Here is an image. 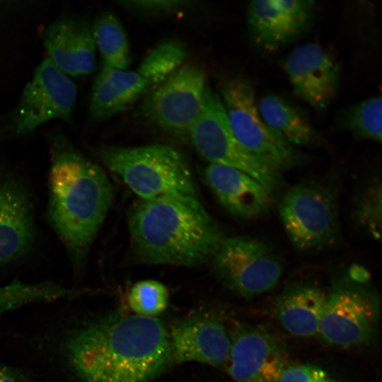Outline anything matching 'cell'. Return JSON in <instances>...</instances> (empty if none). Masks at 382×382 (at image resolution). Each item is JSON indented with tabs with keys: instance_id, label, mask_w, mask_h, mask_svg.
I'll list each match as a JSON object with an SVG mask.
<instances>
[{
	"instance_id": "cell-1",
	"label": "cell",
	"mask_w": 382,
	"mask_h": 382,
	"mask_svg": "<svg viewBox=\"0 0 382 382\" xmlns=\"http://www.w3.org/2000/svg\"><path fill=\"white\" fill-rule=\"evenodd\" d=\"M63 351L78 382H150L173 361L163 323L136 314L114 313L75 330Z\"/></svg>"
},
{
	"instance_id": "cell-2",
	"label": "cell",
	"mask_w": 382,
	"mask_h": 382,
	"mask_svg": "<svg viewBox=\"0 0 382 382\" xmlns=\"http://www.w3.org/2000/svg\"><path fill=\"white\" fill-rule=\"evenodd\" d=\"M46 139L50 154L48 220L77 270L110 207L112 187L105 171L63 131H50Z\"/></svg>"
},
{
	"instance_id": "cell-3",
	"label": "cell",
	"mask_w": 382,
	"mask_h": 382,
	"mask_svg": "<svg viewBox=\"0 0 382 382\" xmlns=\"http://www.w3.org/2000/svg\"><path fill=\"white\" fill-rule=\"evenodd\" d=\"M132 249L146 265L195 267L212 260L226 238L198 197L140 199L128 216Z\"/></svg>"
},
{
	"instance_id": "cell-4",
	"label": "cell",
	"mask_w": 382,
	"mask_h": 382,
	"mask_svg": "<svg viewBox=\"0 0 382 382\" xmlns=\"http://www.w3.org/2000/svg\"><path fill=\"white\" fill-rule=\"evenodd\" d=\"M97 154L105 166L118 175L140 199L198 197L187 158L171 146H104Z\"/></svg>"
},
{
	"instance_id": "cell-5",
	"label": "cell",
	"mask_w": 382,
	"mask_h": 382,
	"mask_svg": "<svg viewBox=\"0 0 382 382\" xmlns=\"http://www.w3.org/2000/svg\"><path fill=\"white\" fill-rule=\"evenodd\" d=\"M380 316L381 299L370 273L353 265L333 279L318 334L332 346L368 345L376 339Z\"/></svg>"
},
{
	"instance_id": "cell-6",
	"label": "cell",
	"mask_w": 382,
	"mask_h": 382,
	"mask_svg": "<svg viewBox=\"0 0 382 382\" xmlns=\"http://www.w3.org/2000/svg\"><path fill=\"white\" fill-rule=\"evenodd\" d=\"M77 86L47 57L35 68L13 108L0 115V140L31 136L54 120L72 125Z\"/></svg>"
},
{
	"instance_id": "cell-7",
	"label": "cell",
	"mask_w": 382,
	"mask_h": 382,
	"mask_svg": "<svg viewBox=\"0 0 382 382\" xmlns=\"http://www.w3.org/2000/svg\"><path fill=\"white\" fill-rule=\"evenodd\" d=\"M232 130L245 149L281 173L305 164L308 156L289 144L260 114L255 89L245 77L223 83L219 94Z\"/></svg>"
},
{
	"instance_id": "cell-8",
	"label": "cell",
	"mask_w": 382,
	"mask_h": 382,
	"mask_svg": "<svg viewBox=\"0 0 382 382\" xmlns=\"http://www.w3.org/2000/svg\"><path fill=\"white\" fill-rule=\"evenodd\" d=\"M279 212L289 239L300 252L330 248L342 238L337 191L329 183L311 180L291 187Z\"/></svg>"
},
{
	"instance_id": "cell-9",
	"label": "cell",
	"mask_w": 382,
	"mask_h": 382,
	"mask_svg": "<svg viewBox=\"0 0 382 382\" xmlns=\"http://www.w3.org/2000/svg\"><path fill=\"white\" fill-rule=\"evenodd\" d=\"M191 141L209 164L241 170L273 196L283 184L282 173L247 151L235 136L219 95L209 86L204 106L189 132Z\"/></svg>"
},
{
	"instance_id": "cell-10",
	"label": "cell",
	"mask_w": 382,
	"mask_h": 382,
	"mask_svg": "<svg viewBox=\"0 0 382 382\" xmlns=\"http://www.w3.org/2000/svg\"><path fill=\"white\" fill-rule=\"evenodd\" d=\"M212 262L221 282L246 299L272 290L283 273L279 256L266 243L250 236L226 237Z\"/></svg>"
},
{
	"instance_id": "cell-11",
	"label": "cell",
	"mask_w": 382,
	"mask_h": 382,
	"mask_svg": "<svg viewBox=\"0 0 382 382\" xmlns=\"http://www.w3.org/2000/svg\"><path fill=\"white\" fill-rule=\"evenodd\" d=\"M209 86L199 66L184 64L154 87L145 101L144 115L167 132L188 135L203 110Z\"/></svg>"
},
{
	"instance_id": "cell-12",
	"label": "cell",
	"mask_w": 382,
	"mask_h": 382,
	"mask_svg": "<svg viewBox=\"0 0 382 382\" xmlns=\"http://www.w3.org/2000/svg\"><path fill=\"white\" fill-rule=\"evenodd\" d=\"M227 370L236 382H279L288 364L284 342L260 326L238 324L231 335Z\"/></svg>"
},
{
	"instance_id": "cell-13",
	"label": "cell",
	"mask_w": 382,
	"mask_h": 382,
	"mask_svg": "<svg viewBox=\"0 0 382 382\" xmlns=\"http://www.w3.org/2000/svg\"><path fill=\"white\" fill-rule=\"evenodd\" d=\"M172 359L214 367L226 365L231 339L223 321L210 313L192 314L175 323L168 332Z\"/></svg>"
},
{
	"instance_id": "cell-14",
	"label": "cell",
	"mask_w": 382,
	"mask_h": 382,
	"mask_svg": "<svg viewBox=\"0 0 382 382\" xmlns=\"http://www.w3.org/2000/svg\"><path fill=\"white\" fill-rule=\"evenodd\" d=\"M283 68L296 96L315 110L328 107L340 81V67L330 52L314 42L300 45L286 56Z\"/></svg>"
},
{
	"instance_id": "cell-15",
	"label": "cell",
	"mask_w": 382,
	"mask_h": 382,
	"mask_svg": "<svg viewBox=\"0 0 382 382\" xmlns=\"http://www.w3.org/2000/svg\"><path fill=\"white\" fill-rule=\"evenodd\" d=\"M30 195L25 184L0 170V266L27 254L35 239Z\"/></svg>"
},
{
	"instance_id": "cell-16",
	"label": "cell",
	"mask_w": 382,
	"mask_h": 382,
	"mask_svg": "<svg viewBox=\"0 0 382 382\" xmlns=\"http://www.w3.org/2000/svg\"><path fill=\"white\" fill-rule=\"evenodd\" d=\"M47 58L70 78L85 76L96 67V47L91 25L64 13L50 23L42 34Z\"/></svg>"
},
{
	"instance_id": "cell-17",
	"label": "cell",
	"mask_w": 382,
	"mask_h": 382,
	"mask_svg": "<svg viewBox=\"0 0 382 382\" xmlns=\"http://www.w3.org/2000/svg\"><path fill=\"white\" fill-rule=\"evenodd\" d=\"M314 2L310 0H255L247 9L248 26L255 42L273 51L291 42L311 21Z\"/></svg>"
},
{
	"instance_id": "cell-18",
	"label": "cell",
	"mask_w": 382,
	"mask_h": 382,
	"mask_svg": "<svg viewBox=\"0 0 382 382\" xmlns=\"http://www.w3.org/2000/svg\"><path fill=\"white\" fill-rule=\"evenodd\" d=\"M204 178L219 203L230 214L253 219L270 209L272 195L250 175L229 167L209 164Z\"/></svg>"
},
{
	"instance_id": "cell-19",
	"label": "cell",
	"mask_w": 382,
	"mask_h": 382,
	"mask_svg": "<svg viewBox=\"0 0 382 382\" xmlns=\"http://www.w3.org/2000/svg\"><path fill=\"white\" fill-rule=\"evenodd\" d=\"M327 293L318 286L305 282L289 284L277 296L274 314L289 334L301 337L319 333Z\"/></svg>"
},
{
	"instance_id": "cell-20",
	"label": "cell",
	"mask_w": 382,
	"mask_h": 382,
	"mask_svg": "<svg viewBox=\"0 0 382 382\" xmlns=\"http://www.w3.org/2000/svg\"><path fill=\"white\" fill-rule=\"evenodd\" d=\"M150 88L137 71L102 66L93 83L89 119L104 121L130 107Z\"/></svg>"
},
{
	"instance_id": "cell-21",
	"label": "cell",
	"mask_w": 382,
	"mask_h": 382,
	"mask_svg": "<svg viewBox=\"0 0 382 382\" xmlns=\"http://www.w3.org/2000/svg\"><path fill=\"white\" fill-rule=\"evenodd\" d=\"M257 105L265 122L294 146H309L320 142V135L308 120L281 96H264Z\"/></svg>"
},
{
	"instance_id": "cell-22",
	"label": "cell",
	"mask_w": 382,
	"mask_h": 382,
	"mask_svg": "<svg viewBox=\"0 0 382 382\" xmlns=\"http://www.w3.org/2000/svg\"><path fill=\"white\" fill-rule=\"evenodd\" d=\"M91 27L103 65L127 69L131 63V51L126 33L118 18L110 12L103 13Z\"/></svg>"
},
{
	"instance_id": "cell-23",
	"label": "cell",
	"mask_w": 382,
	"mask_h": 382,
	"mask_svg": "<svg viewBox=\"0 0 382 382\" xmlns=\"http://www.w3.org/2000/svg\"><path fill=\"white\" fill-rule=\"evenodd\" d=\"M187 51L178 40H166L154 46L141 62L137 73L155 87L184 65Z\"/></svg>"
},
{
	"instance_id": "cell-24",
	"label": "cell",
	"mask_w": 382,
	"mask_h": 382,
	"mask_svg": "<svg viewBox=\"0 0 382 382\" xmlns=\"http://www.w3.org/2000/svg\"><path fill=\"white\" fill-rule=\"evenodd\" d=\"M342 129L353 136L381 141L382 101L381 96H375L354 104L345 110L340 119Z\"/></svg>"
},
{
	"instance_id": "cell-25",
	"label": "cell",
	"mask_w": 382,
	"mask_h": 382,
	"mask_svg": "<svg viewBox=\"0 0 382 382\" xmlns=\"http://www.w3.org/2000/svg\"><path fill=\"white\" fill-rule=\"evenodd\" d=\"M381 181L374 179L359 194L354 205V221L366 235L379 240L381 235Z\"/></svg>"
},
{
	"instance_id": "cell-26",
	"label": "cell",
	"mask_w": 382,
	"mask_h": 382,
	"mask_svg": "<svg viewBox=\"0 0 382 382\" xmlns=\"http://www.w3.org/2000/svg\"><path fill=\"white\" fill-rule=\"evenodd\" d=\"M169 292L161 282L144 279L136 282L131 288L128 303L136 315L156 317L168 307Z\"/></svg>"
},
{
	"instance_id": "cell-27",
	"label": "cell",
	"mask_w": 382,
	"mask_h": 382,
	"mask_svg": "<svg viewBox=\"0 0 382 382\" xmlns=\"http://www.w3.org/2000/svg\"><path fill=\"white\" fill-rule=\"evenodd\" d=\"M189 2L175 0L122 1L121 4L131 10L146 15H163L178 11Z\"/></svg>"
},
{
	"instance_id": "cell-28",
	"label": "cell",
	"mask_w": 382,
	"mask_h": 382,
	"mask_svg": "<svg viewBox=\"0 0 382 382\" xmlns=\"http://www.w3.org/2000/svg\"><path fill=\"white\" fill-rule=\"evenodd\" d=\"M329 376L325 371L313 364L288 365L279 382H321Z\"/></svg>"
},
{
	"instance_id": "cell-29",
	"label": "cell",
	"mask_w": 382,
	"mask_h": 382,
	"mask_svg": "<svg viewBox=\"0 0 382 382\" xmlns=\"http://www.w3.org/2000/svg\"><path fill=\"white\" fill-rule=\"evenodd\" d=\"M0 382H28V380L19 369L0 361Z\"/></svg>"
},
{
	"instance_id": "cell-30",
	"label": "cell",
	"mask_w": 382,
	"mask_h": 382,
	"mask_svg": "<svg viewBox=\"0 0 382 382\" xmlns=\"http://www.w3.org/2000/svg\"><path fill=\"white\" fill-rule=\"evenodd\" d=\"M321 382H336L330 376Z\"/></svg>"
}]
</instances>
